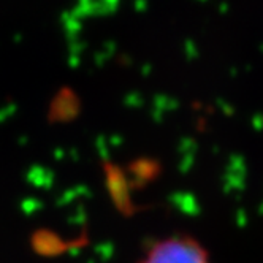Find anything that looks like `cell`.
I'll list each match as a JSON object with an SVG mask.
<instances>
[{
	"instance_id": "3",
	"label": "cell",
	"mask_w": 263,
	"mask_h": 263,
	"mask_svg": "<svg viewBox=\"0 0 263 263\" xmlns=\"http://www.w3.org/2000/svg\"><path fill=\"white\" fill-rule=\"evenodd\" d=\"M78 112V99L73 92L64 90L54 99L51 106V116L54 121H68Z\"/></svg>"
},
{
	"instance_id": "2",
	"label": "cell",
	"mask_w": 263,
	"mask_h": 263,
	"mask_svg": "<svg viewBox=\"0 0 263 263\" xmlns=\"http://www.w3.org/2000/svg\"><path fill=\"white\" fill-rule=\"evenodd\" d=\"M106 185L111 197L119 206H130L128 179L118 166H106Z\"/></svg>"
},
{
	"instance_id": "1",
	"label": "cell",
	"mask_w": 263,
	"mask_h": 263,
	"mask_svg": "<svg viewBox=\"0 0 263 263\" xmlns=\"http://www.w3.org/2000/svg\"><path fill=\"white\" fill-rule=\"evenodd\" d=\"M141 263H211L206 251L189 236H173L156 242Z\"/></svg>"
}]
</instances>
